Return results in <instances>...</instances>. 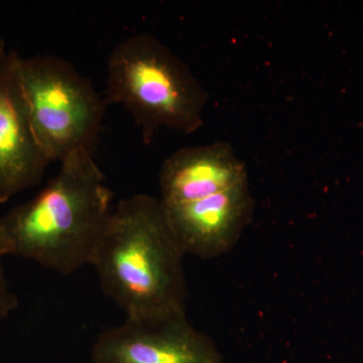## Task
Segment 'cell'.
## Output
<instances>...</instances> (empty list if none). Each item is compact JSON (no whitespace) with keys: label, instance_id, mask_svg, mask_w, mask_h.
Masks as SVG:
<instances>
[{"label":"cell","instance_id":"obj_8","mask_svg":"<svg viewBox=\"0 0 363 363\" xmlns=\"http://www.w3.org/2000/svg\"><path fill=\"white\" fill-rule=\"evenodd\" d=\"M247 167L229 143L215 142L176 150L160 171L164 207L197 201L247 183Z\"/></svg>","mask_w":363,"mask_h":363},{"label":"cell","instance_id":"obj_3","mask_svg":"<svg viewBox=\"0 0 363 363\" xmlns=\"http://www.w3.org/2000/svg\"><path fill=\"white\" fill-rule=\"evenodd\" d=\"M107 104L123 105L150 145L162 128L190 135L202 128L208 93L187 64L147 33L114 47L107 62Z\"/></svg>","mask_w":363,"mask_h":363},{"label":"cell","instance_id":"obj_2","mask_svg":"<svg viewBox=\"0 0 363 363\" xmlns=\"http://www.w3.org/2000/svg\"><path fill=\"white\" fill-rule=\"evenodd\" d=\"M185 255L160 199L138 194L114 207L91 266L126 317H166L186 312Z\"/></svg>","mask_w":363,"mask_h":363},{"label":"cell","instance_id":"obj_5","mask_svg":"<svg viewBox=\"0 0 363 363\" xmlns=\"http://www.w3.org/2000/svg\"><path fill=\"white\" fill-rule=\"evenodd\" d=\"M94 363H222L209 336L191 325L186 312L166 317H126L102 332L92 350Z\"/></svg>","mask_w":363,"mask_h":363},{"label":"cell","instance_id":"obj_7","mask_svg":"<svg viewBox=\"0 0 363 363\" xmlns=\"http://www.w3.org/2000/svg\"><path fill=\"white\" fill-rule=\"evenodd\" d=\"M164 208L185 252L214 259L238 243L252 221L255 203L247 182L204 199Z\"/></svg>","mask_w":363,"mask_h":363},{"label":"cell","instance_id":"obj_6","mask_svg":"<svg viewBox=\"0 0 363 363\" xmlns=\"http://www.w3.org/2000/svg\"><path fill=\"white\" fill-rule=\"evenodd\" d=\"M16 56L0 40V204L40 184L51 164L33 133Z\"/></svg>","mask_w":363,"mask_h":363},{"label":"cell","instance_id":"obj_9","mask_svg":"<svg viewBox=\"0 0 363 363\" xmlns=\"http://www.w3.org/2000/svg\"><path fill=\"white\" fill-rule=\"evenodd\" d=\"M7 253L1 238H0V320L6 319L11 313L18 308V300L16 294L11 290L6 277L2 260Z\"/></svg>","mask_w":363,"mask_h":363},{"label":"cell","instance_id":"obj_1","mask_svg":"<svg viewBox=\"0 0 363 363\" xmlns=\"http://www.w3.org/2000/svg\"><path fill=\"white\" fill-rule=\"evenodd\" d=\"M112 193L89 150H78L42 192L0 217L7 255L62 274L91 266L111 219Z\"/></svg>","mask_w":363,"mask_h":363},{"label":"cell","instance_id":"obj_4","mask_svg":"<svg viewBox=\"0 0 363 363\" xmlns=\"http://www.w3.org/2000/svg\"><path fill=\"white\" fill-rule=\"evenodd\" d=\"M16 71L33 133L50 161L94 149L106 109L89 80L54 56H16Z\"/></svg>","mask_w":363,"mask_h":363}]
</instances>
